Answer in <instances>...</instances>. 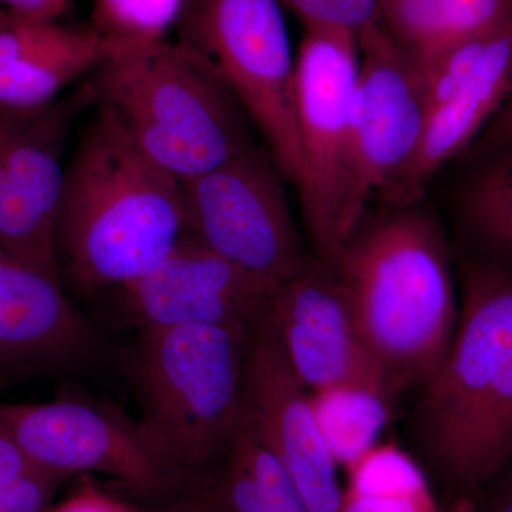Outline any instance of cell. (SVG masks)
Wrapping results in <instances>:
<instances>
[{
	"mask_svg": "<svg viewBox=\"0 0 512 512\" xmlns=\"http://www.w3.org/2000/svg\"><path fill=\"white\" fill-rule=\"evenodd\" d=\"M417 463L467 510L512 461V271L467 262L450 349L407 429Z\"/></svg>",
	"mask_w": 512,
	"mask_h": 512,
	"instance_id": "6da1fadb",
	"label": "cell"
},
{
	"mask_svg": "<svg viewBox=\"0 0 512 512\" xmlns=\"http://www.w3.org/2000/svg\"><path fill=\"white\" fill-rule=\"evenodd\" d=\"M184 235L180 181L96 114L64 168L55 215L60 275L83 295L109 292Z\"/></svg>",
	"mask_w": 512,
	"mask_h": 512,
	"instance_id": "7a4b0ae2",
	"label": "cell"
},
{
	"mask_svg": "<svg viewBox=\"0 0 512 512\" xmlns=\"http://www.w3.org/2000/svg\"><path fill=\"white\" fill-rule=\"evenodd\" d=\"M329 266L393 389H420L446 357L460 312L439 222L419 207H399L362 222Z\"/></svg>",
	"mask_w": 512,
	"mask_h": 512,
	"instance_id": "3957f363",
	"label": "cell"
},
{
	"mask_svg": "<svg viewBox=\"0 0 512 512\" xmlns=\"http://www.w3.org/2000/svg\"><path fill=\"white\" fill-rule=\"evenodd\" d=\"M87 83L97 116L180 183L255 143L215 64L181 40L104 53Z\"/></svg>",
	"mask_w": 512,
	"mask_h": 512,
	"instance_id": "277c9868",
	"label": "cell"
},
{
	"mask_svg": "<svg viewBox=\"0 0 512 512\" xmlns=\"http://www.w3.org/2000/svg\"><path fill=\"white\" fill-rule=\"evenodd\" d=\"M249 333L218 326L137 332L130 356L141 429L181 480H207L244 413Z\"/></svg>",
	"mask_w": 512,
	"mask_h": 512,
	"instance_id": "5b68a950",
	"label": "cell"
},
{
	"mask_svg": "<svg viewBox=\"0 0 512 512\" xmlns=\"http://www.w3.org/2000/svg\"><path fill=\"white\" fill-rule=\"evenodd\" d=\"M181 42L204 53L264 137L286 181L298 185L296 56L279 0H185Z\"/></svg>",
	"mask_w": 512,
	"mask_h": 512,
	"instance_id": "8992f818",
	"label": "cell"
},
{
	"mask_svg": "<svg viewBox=\"0 0 512 512\" xmlns=\"http://www.w3.org/2000/svg\"><path fill=\"white\" fill-rule=\"evenodd\" d=\"M359 46L342 30H305L295 73V111L301 146L298 188L313 255L332 265L346 242L352 156V110Z\"/></svg>",
	"mask_w": 512,
	"mask_h": 512,
	"instance_id": "52a82bcc",
	"label": "cell"
},
{
	"mask_svg": "<svg viewBox=\"0 0 512 512\" xmlns=\"http://www.w3.org/2000/svg\"><path fill=\"white\" fill-rule=\"evenodd\" d=\"M285 180L268 148L251 144L181 183L185 234L272 288L284 284L315 259L293 221Z\"/></svg>",
	"mask_w": 512,
	"mask_h": 512,
	"instance_id": "ba28073f",
	"label": "cell"
},
{
	"mask_svg": "<svg viewBox=\"0 0 512 512\" xmlns=\"http://www.w3.org/2000/svg\"><path fill=\"white\" fill-rule=\"evenodd\" d=\"M0 430L18 441L37 470L60 481L109 477L126 490L158 501L184 487L138 420L113 404L87 399L0 400Z\"/></svg>",
	"mask_w": 512,
	"mask_h": 512,
	"instance_id": "9c48e42d",
	"label": "cell"
},
{
	"mask_svg": "<svg viewBox=\"0 0 512 512\" xmlns=\"http://www.w3.org/2000/svg\"><path fill=\"white\" fill-rule=\"evenodd\" d=\"M357 46L346 241L365 220L369 201L376 195L386 200L406 173L429 111L423 70L397 45L382 20L357 36Z\"/></svg>",
	"mask_w": 512,
	"mask_h": 512,
	"instance_id": "30bf717a",
	"label": "cell"
},
{
	"mask_svg": "<svg viewBox=\"0 0 512 512\" xmlns=\"http://www.w3.org/2000/svg\"><path fill=\"white\" fill-rule=\"evenodd\" d=\"M92 97L84 82L45 106H0V245L60 281L55 215L64 147L74 119L92 106Z\"/></svg>",
	"mask_w": 512,
	"mask_h": 512,
	"instance_id": "8fae6325",
	"label": "cell"
},
{
	"mask_svg": "<svg viewBox=\"0 0 512 512\" xmlns=\"http://www.w3.org/2000/svg\"><path fill=\"white\" fill-rule=\"evenodd\" d=\"M264 316L309 393L349 387L393 402L396 390L357 333L332 266L315 258L301 274L276 286Z\"/></svg>",
	"mask_w": 512,
	"mask_h": 512,
	"instance_id": "7c38bea8",
	"label": "cell"
},
{
	"mask_svg": "<svg viewBox=\"0 0 512 512\" xmlns=\"http://www.w3.org/2000/svg\"><path fill=\"white\" fill-rule=\"evenodd\" d=\"M274 291L185 234L147 271L109 292L137 332L202 325L249 333Z\"/></svg>",
	"mask_w": 512,
	"mask_h": 512,
	"instance_id": "4fadbf2b",
	"label": "cell"
},
{
	"mask_svg": "<svg viewBox=\"0 0 512 512\" xmlns=\"http://www.w3.org/2000/svg\"><path fill=\"white\" fill-rule=\"evenodd\" d=\"M241 421L285 468L312 512H339L345 490L338 463L320 429L311 393L293 373L264 315L248 336Z\"/></svg>",
	"mask_w": 512,
	"mask_h": 512,
	"instance_id": "5bb4252c",
	"label": "cell"
},
{
	"mask_svg": "<svg viewBox=\"0 0 512 512\" xmlns=\"http://www.w3.org/2000/svg\"><path fill=\"white\" fill-rule=\"evenodd\" d=\"M96 346L93 326L62 281L0 245V373L79 366Z\"/></svg>",
	"mask_w": 512,
	"mask_h": 512,
	"instance_id": "9a60e30c",
	"label": "cell"
},
{
	"mask_svg": "<svg viewBox=\"0 0 512 512\" xmlns=\"http://www.w3.org/2000/svg\"><path fill=\"white\" fill-rule=\"evenodd\" d=\"M512 87V18L495 30L480 64L427 111L416 156L386 200L397 207L419 201L437 171L494 119Z\"/></svg>",
	"mask_w": 512,
	"mask_h": 512,
	"instance_id": "2e32d148",
	"label": "cell"
},
{
	"mask_svg": "<svg viewBox=\"0 0 512 512\" xmlns=\"http://www.w3.org/2000/svg\"><path fill=\"white\" fill-rule=\"evenodd\" d=\"M103 59V42L92 25L13 15L0 26V106L33 109L52 103Z\"/></svg>",
	"mask_w": 512,
	"mask_h": 512,
	"instance_id": "e0dca14e",
	"label": "cell"
},
{
	"mask_svg": "<svg viewBox=\"0 0 512 512\" xmlns=\"http://www.w3.org/2000/svg\"><path fill=\"white\" fill-rule=\"evenodd\" d=\"M511 18L512 0H380L384 28L423 72Z\"/></svg>",
	"mask_w": 512,
	"mask_h": 512,
	"instance_id": "ac0fdd59",
	"label": "cell"
},
{
	"mask_svg": "<svg viewBox=\"0 0 512 512\" xmlns=\"http://www.w3.org/2000/svg\"><path fill=\"white\" fill-rule=\"evenodd\" d=\"M461 212L468 234L488 256L481 262L512 271V144L471 178Z\"/></svg>",
	"mask_w": 512,
	"mask_h": 512,
	"instance_id": "d6986e66",
	"label": "cell"
},
{
	"mask_svg": "<svg viewBox=\"0 0 512 512\" xmlns=\"http://www.w3.org/2000/svg\"><path fill=\"white\" fill-rule=\"evenodd\" d=\"M311 396L320 429L338 466L350 468L376 447L389 420L392 400L349 387Z\"/></svg>",
	"mask_w": 512,
	"mask_h": 512,
	"instance_id": "ffe728a7",
	"label": "cell"
},
{
	"mask_svg": "<svg viewBox=\"0 0 512 512\" xmlns=\"http://www.w3.org/2000/svg\"><path fill=\"white\" fill-rule=\"evenodd\" d=\"M339 512H458L444 510L413 458L392 454L370 461L350 480Z\"/></svg>",
	"mask_w": 512,
	"mask_h": 512,
	"instance_id": "44dd1931",
	"label": "cell"
},
{
	"mask_svg": "<svg viewBox=\"0 0 512 512\" xmlns=\"http://www.w3.org/2000/svg\"><path fill=\"white\" fill-rule=\"evenodd\" d=\"M185 0H93V28L104 53L163 42Z\"/></svg>",
	"mask_w": 512,
	"mask_h": 512,
	"instance_id": "7402d4cb",
	"label": "cell"
},
{
	"mask_svg": "<svg viewBox=\"0 0 512 512\" xmlns=\"http://www.w3.org/2000/svg\"><path fill=\"white\" fill-rule=\"evenodd\" d=\"M231 447L254 477L266 512H312L285 468L255 439L242 421Z\"/></svg>",
	"mask_w": 512,
	"mask_h": 512,
	"instance_id": "603a6c76",
	"label": "cell"
},
{
	"mask_svg": "<svg viewBox=\"0 0 512 512\" xmlns=\"http://www.w3.org/2000/svg\"><path fill=\"white\" fill-rule=\"evenodd\" d=\"M305 30L329 29L356 37L380 20V0H279Z\"/></svg>",
	"mask_w": 512,
	"mask_h": 512,
	"instance_id": "cb8c5ba5",
	"label": "cell"
},
{
	"mask_svg": "<svg viewBox=\"0 0 512 512\" xmlns=\"http://www.w3.org/2000/svg\"><path fill=\"white\" fill-rule=\"evenodd\" d=\"M222 512H266L254 477L234 448H229L220 473L215 476Z\"/></svg>",
	"mask_w": 512,
	"mask_h": 512,
	"instance_id": "d4e9b609",
	"label": "cell"
},
{
	"mask_svg": "<svg viewBox=\"0 0 512 512\" xmlns=\"http://www.w3.org/2000/svg\"><path fill=\"white\" fill-rule=\"evenodd\" d=\"M123 495L104 487L92 476L79 477L72 491L43 512H144Z\"/></svg>",
	"mask_w": 512,
	"mask_h": 512,
	"instance_id": "484cf974",
	"label": "cell"
},
{
	"mask_svg": "<svg viewBox=\"0 0 512 512\" xmlns=\"http://www.w3.org/2000/svg\"><path fill=\"white\" fill-rule=\"evenodd\" d=\"M62 483L49 476L0 478V512H43Z\"/></svg>",
	"mask_w": 512,
	"mask_h": 512,
	"instance_id": "4316f807",
	"label": "cell"
},
{
	"mask_svg": "<svg viewBox=\"0 0 512 512\" xmlns=\"http://www.w3.org/2000/svg\"><path fill=\"white\" fill-rule=\"evenodd\" d=\"M144 512H222L215 477L191 484Z\"/></svg>",
	"mask_w": 512,
	"mask_h": 512,
	"instance_id": "83f0119b",
	"label": "cell"
},
{
	"mask_svg": "<svg viewBox=\"0 0 512 512\" xmlns=\"http://www.w3.org/2000/svg\"><path fill=\"white\" fill-rule=\"evenodd\" d=\"M467 512H512V461L477 495Z\"/></svg>",
	"mask_w": 512,
	"mask_h": 512,
	"instance_id": "f1b7e54d",
	"label": "cell"
},
{
	"mask_svg": "<svg viewBox=\"0 0 512 512\" xmlns=\"http://www.w3.org/2000/svg\"><path fill=\"white\" fill-rule=\"evenodd\" d=\"M29 476H46V474L37 470L35 464L19 446L18 441L6 431L0 430V478Z\"/></svg>",
	"mask_w": 512,
	"mask_h": 512,
	"instance_id": "f546056e",
	"label": "cell"
},
{
	"mask_svg": "<svg viewBox=\"0 0 512 512\" xmlns=\"http://www.w3.org/2000/svg\"><path fill=\"white\" fill-rule=\"evenodd\" d=\"M70 0H0V6L23 18L59 19L69 9Z\"/></svg>",
	"mask_w": 512,
	"mask_h": 512,
	"instance_id": "4dcf8cb0",
	"label": "cell"
},
{
	"mask_svg": "<svg viewBox=\"0 0 512 512\" xmlns=\"http://www.w3.org/2000/svg\"><path fill=\"white\" fill-rule=\"evenodd\" d=\"M485 140L491 147L503 148L512 144V107H503L497 114L485 134Z\"/></svg>",
	"mask_w": 512,
	"mask_h": 512,
	"instance_id": "1f68e13d",
	"label": "cell"
},
{
	"mask_svg": "<svg viewBox=\"0 0 512 512\" xmlns=\"http://www.w3.org/2000/svg\"><path fill=\"white\" fill-rule=\"evenodd\" d=\"M12 16V13L8 12V10L3 9L2 6H0V26H3L6 22H9Z\"/></svg>",
	"mask_w": 512,
	"mask_h": 512,
	"instance_id": "d6a6232c",
	"label": "cell"
},
{
	"mask_svg": "<svg viewBox=\"0 0 512 512\" xmlns=\"http://www.w3.org/2000/svg\"><path fill=\"white\" fill-rule=\"evenodd\" d=\"M503 107H512V87H511L510 96H508V99H507V101H505ZM503 107H501V109H503Z\"/></svg>",
	"mask_w": 512,
	"mask_h": 512,
	"instance_id": "836d02e7",
	"label": "cell"
}]
</instances>
